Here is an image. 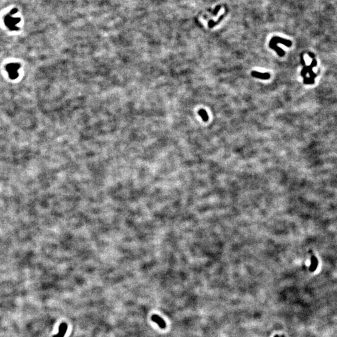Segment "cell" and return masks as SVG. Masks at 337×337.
Instances as JSON below:
<instances>
[{
	"instance_id": "ba28073f",
	"label": "cell",
	"mask_w": 337,
	"mask_h": 337,
	"mask_svg": "<svg viewBox=\"0 0 337 337\" xmlns=\"http://www.w3.org/2000/svg\"><path fill=\"white\" fill-rule=\"evenodd\" d=\"M223 17V15H222L221 17H220V18L219 19V20H218L217 21V22H214L213 20H211L209 22H208V27H209L210 28H211L214 27L215 25H217V24L222 20Z\"/></svg>"
},
{
	"instance_id": "7c38bea8",
	"label": "cell",
	"mask_w": 337,
	"mask_h": 337,
	"mask_svg": "<svg viewBox=\"0 0 337 337\" xmlns=\"http://www.w3.org/2000/svg\"><path fill=\"white\" fill-rule=\"evenodd\" d=\"M280 337H285V336H284V335H282V336H280Z\"/></svg>"
},
{
	"instance_id": "52a82bcc",
	"label": "cell",
	"mask_w": 337,
	"mask_h": 337,
	"mask_svg": "<svg viewBox=\"0 0 337 337\" xmlns=\"http://www.w3.org/2000/svg\"><path fill=\"white\" fill-rule=\"evenodd\" d=\"M198 114L199 116H201L202 119L204 122H207L208 120V116L207 113V111L205 109H200L198 111Z\"/></svg>"
},
{
	"instance_id": "8992f818",
	"label": "cell",
	"mask_w": 337,
	"mask_h": 337,
	"mask_svg": "<svg viewBox=\"0 0 337 337\" xmlns=\"http://www.w3.org/2000/svg\"><path fill=\"white\" fill-rule=\"evenodd\" d=\"M67 329H68V325L66 323H62L59 326V333L54 336V337H63L64 335L66 334Z\"/></svg>"
},
{
	"instance_id": "3957f363",
	"label": "cell",
	"mask_w": 337,
	"mask_h": 337,
	"mask_svg": "<svg viewBox=\"0 0 337 337\" xmlns=\"http://www.w3.org/2000/svg\"><path fill=\"white\" fill-rule=\"evenodd\" d=\"M151 320L153 321L154 322L156 323L160 328H161L162 329H165L166 327V323L164 322V320L161 318L160 317L159 315H152L151 317Z\"/></svg>"
},
{
	"instance_id": "5b68a950",
	"label": "cell",
	"mask_w": 337,
	"mask_h": 337,
	"mask_svg": "<svg viewBox=\"0 0 337 337\" xmlns=\"http://www.w3.org/2000/svg\"><path fill=\"white\" fill-rule=\"evenodd\" d=\"M318 260L316 258V257L315 256H312L311 258V265L309 267V270L310 272H314L317 270V267H318Z\"/></svg>"
},
{
	"instance_id": "9c48e42d",
	"label": "cell",
	"mask_w": 337,
	"mask_h": 337,
	"mask_svg": "<svg viewBox=\"0 0 337 337\" xmlns=\"http://www.w3.org/2000/svg\"><path fill=\"white\" fill-rule=\"evenodd\" d=\"M220 9V6H217L216 9H215V10L214 11V12H213V14L216 15L217 13H218V11H219V10Z\"/></svg>"
},
{
	"instance_id": "277c9868",
	"label": "cell",
	"mask_w": 337,
	"mask_h": 337,
	"mask_svg": "<svg viewBox=\"0 0 337 337\" xmlns=\"http://www.w3.org/2000/svg\"><path fill=\"white\" fill-rule=\"evenodd\" d=\"M251 74L254 77L259 78V79H263V80H267V79H269L270 78V74L269 73H260V72H258V71H252Z\"/></svg>"
},
{
	"instance_id": "6da1fadb",
	"label": "cell",
	"mask_w": 337,
	"mask_h": 337,
	"mask_svg": "<svg viewBox=\"0 0 337 337\" xmlns=\"http://www.w3.org/2000/svg\"><path fill=\"white\" fill-rule=\"evenodd\" d=\"M21 65L18 62H11L6 65L5 68L6 71L8 74L9 77L12 79L14 80L17 79L18 76L19 74L18 73V71L20 69Z\"/></svg>"
},
{
	"instance_id": "8fae6325",
	"label": "cell",
	"mask_w": 337,
	"mask_h": 337,
	"mask_svg": "<svg viewBox=\"0 0 337 337\" xmlns=\"http://www.w3.org/2000/svg\"><path fill=\"white\" fill-rule=\"evenodd\" d=\"M274 337H280V336H279L278 335H275Z\"/></svg>"
},
{
	"instance_id": "30bf717a",
	"label": "cell",
	"mask_w": 337,
	"mask_h": 337,
	"mask_svg": "<svg viewBox=\"0 0 337 337\" xmlns=\"http://www.w3.org/2000/svg\"><path fill=\"white\" fill-rule=\"evenodd\" d=\"M308 54L310 56V57H311V58H314L315 55H314V54H313V53H308Z\"/></svg>"
},
{
	"instance_id": "7a4b0ae2",
	"label": "cell",
	"mask_w": 337,
	"mask_h": 337,
	"mask_svg": "<svg viewBox=\"0 0 337 337\" xmlns=\"http://www.w3.org/2000/svg\"><path fill=\"white\" fill-rule=\"evenodd\" d=\"M270 43H274V44H278V43H281L282 44L287 47H290L292 44V41H290V40H288V39H285L284 38H282L278 36H275V37H273L271 40Z\"/></svg>"
}]
</instances>
